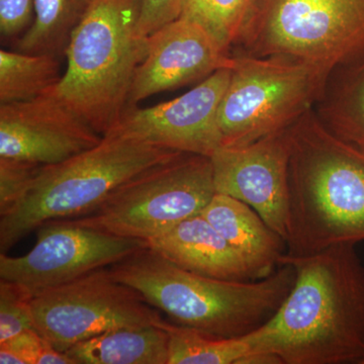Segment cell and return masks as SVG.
Listing matches in <instances>:
<instances>
[{
  "mask_svg": "<svg viewBox=\"0 0 364 364\" xmlns=\"http://www.w3.org/2000/svg\"><path fill=\"white\" fill-rule=\"evenodd\" d=\"M284 263L294 267V286L277 313L246 334L249 353L274 354L282 364H360L364 267L355 244L298 257L284 254Z\"/></svg>",
  "mask_w": 364,
  "mask_h": 364,
  "instance_id": "cell-1",
  "label": "cell"
},
{
  "mask_svg": "<svg viewBox=\"0 0 364 364\" xmlns=\"http://www.w3.org/2000/svg\"><path fill=\"white\" fill-rule=\"evenodd\" d=\"M289 134L287 255L364 241V149L327 130L314 109Z\"/></svg>",
  "mask_w": 364,
  "mask_h": 364,
  "instance_id": "cell-2",
  "label": "cell"
},
{
  "mask_svg": "<svg viewBox=\"0 0 364 364\" xmlns=\"http://www.w3.org/2000/svg\"><path fill=\"white\" fill-rule=\"evenodd\" d=\"M109 270L176 325L218 338H236L258 329L277 313L294 282L289 263L264 279H220L177 267L149 247Z\"/></svg>",
  "mask_w": 364,
  "mask_h": 364,
  "instance_id": "cell-3",
  "label": "cell"
},
{
  "mask_svg": "<svg viewBox=\"0 0 364 364\" xmlns=\"http://www.w3.org/2000/svg\"><path fill=\"white\" fill-rule=\"evenodd\" d=\"M138 16L139 0H93L72 33L66 70L52 90L102 136L128 107L136 69L147 54Z\"/></svg>",
  "mask_w": 364,
  "mask_h": 364,
  "instance_id": "cell-4",
  "label": "cell"
},
{
  "mask_svg": "<svg viewBox=\"0 0 364 364\" xmlns=\"http://www.w3.org/2000/svg\"><path fill=\"white\" fill-rule=\"evenodd\" d=\"M181 154L109 134L90 150L41 167L23 198L0 215V251L6 253L48 223L91 214L124 182Z\"/></svg>",
  "mask_w": 364,
  "mask_h": 364,
  "instance_id": "cell-5",
  "label": "cell"
},
{
  "mask_svg": "<svg viewBox=\"0 0 364 364\" xmlns=\"http://www.w3.org/2000/svg\"><path fill=\"white\" fill-rule=\"evenodd\" d=\"M233 59L218 112L223 147H243L291 127L314 109L331 71L284 55L237 53Z\"/></svg>",
  "mask_w": 364,
  "mask_h": 364,
  "instance_id": "cell-6",
  "label": "cell"
},
{
  "mask_svg": "<svg viewBox=\"0 0 364 364\" xmlns=\"http://www.w3.org/2000/svg\"><path fill=\"white\" fill-rule=\"evenodd\" d=\"M235 47L332 70L364 49V0H255Z\"/></svg>",
  "mask_w": 364,
  "mask_h": 364,
  "instance_id": "cell-7",
  "label": "cell"
},
{
  "mask_svg": "<svg viewBox=\"0 0 364 364\" xmlns=\"http://www.w3.org/2000/svg\"><path fill=\"white\" fill-rule=\"evenodd\" d=\"M217 193L210 158L182 153L124 182L80 226L148 241L202 214Z\"/></svg>",
  "mask_w": 364,
  "mask_h": 364,
  "instance_id": "cell-8",
  "label": "cell"
},
{
  "mask_svg": "<svg viewBox=\"0 0 364 364\" xmlns=\"http://www.w3.org/2000/svg\"><path fill=\"white\" fill-rule=\"evenodd\" d=\"M32 311L33 329L60 352L111 330L163 321L156 309L117 282L107 267L38 294Z\"/></svg>",
  "mask_w": 364,
  "mask_h": 364,
  "instance_id": "cell-9",
  "label": "cell"
},
{
  "mask_svg": "<svg viewBox=\"0 0 364 364\" xmlns=\"http://www.w3.org/2000/svg\"><path fill=\"white\" fill-rule=\"evenodd\" d=\"M38 231L30 252L18 257L0 254V279L20 284L33 296L148 247L146 241L80 226L71 220L48 223Z\"/></svg>",
  "mask_w": 364,
  "mask_h": 364,
  "instance_id": "cell-10",
  "label": "cell"
},
{
  "mask_svg": "<svg viewBox=\"0 0 364 364\" xmlns=\"http://www.w3.org/2000/svg\"><path fill=\"white\" fill-rule=\"evenodd\" d=\"M230 74L231 67L222 68L169 102L145 109L128 107L107 135L130 136L165 149L210 158L222 146L218 112Z\"/></svg>",
  "mask_w": 364,
  "mask_h": 364,
  "instance_id": "cell-11",
  "label": "cell"
},
{
  "mask_svg": "<svg viewBox=\"0 0 364 364\" xmlns=\"http://www.w3.org/2000/svg\"><path fill=\"white\" fill-rule=\"evenodd\" d=\"M289 159V127L243 147L221 146L210 157L215 191L247 203L284 240Z\"/></svg>",
  "mask_w": 364,
  "mask_h": 364,
  "instance_id": "cell-12",
  "label": "cell"
},
{
  "mask_svg": "<svg viewBox=\"0 0 364 364\" xmlns=\"http://www.w3.org/2000/svg\"><path fill=\"white\" fill-rule=\"evenodd\" d=\"M102 136L52 90L0 105V158L46 166L95 147Z\"/></svg>",
  "mask_w": 364,
  "mask_h": 364,
  "instance_id": "cell-13",
  "label": "cell"
},
{
  "mask_svg": "<svg viewBox=\"0 0 364 364\" xmlns=\"http://www.w3.org/2000/svg\"><path fill=\"white\" fill-rule=\"evenodd\" d=\"M233 61L205 28L178 18L148 37L147 54L136 69L128 107L157 93L203 81L220 69L230 68Z\"/></svg>",
  "mask_w": 364,
  "mask_h": 364,
  "instance_id": "cell-14",
  "label": "cell"
},
{
  "mask_svg": "<svg viewBox=\"0 0 364 364\" xmlns=\"http://www.w3.org/2000/svg\"><path fill=\"white\" fill-rule=\"evenodd\" d=\"M148 247L177 267L220 279L256 280L250 268L202 214L148 241Z\"/></svg>",
  "mask_w": 364,
  "mask_h": 364,
  "instance_id": "cell-15",
  "label": "cell"
},
{
  "mask_svg": "<svg viewBox=\"0 0 364 364\" xmlns=\"http://www.w3.org/2000/svg\"><path fill=\"white\" fill-rule=\"evenodd\" d=\"M202 215L250 268L255 279L275 272L287 253L286 240L247 203L215 193Z\"/></svg>",
  "mask_w": 364,
  "mask_h": 364,
  "instance_id": "cell-16",
  "label": "cell"
},
{
  "mask_svg": "<svg viewBox=\"0 0 364 364\" xmlns=\"http://www.w3.org/2000/svg\"><path fill=\"white\" fill-rule=\"evenodd\" d=\"M314 112L327 130L364 149V49L330 71Z\"/></svg>",
  "mask_w": 364,
  "mask_h": 364,
  "instance_id": "cell-17",
  "label": "cell"
},
{
  "mask_svg": "<svg viewBox=\"0 0 364 364\" xmlns=\"http://www.w3.org/2000/svg\"><path fill=\"white\" fill-rule=\"evenodd\" d=\"M160 324L111 330L72 346L75 364H168V333Z\"/></svg>",
  "mask_w": 364,
  "mask_h": 364,
  "instance_id": "cell-18",
  "label": "cell"
},
{
  "mask_svg": "<svg viewBox=\"0 0 364 364\" xmlns=\"http://www.w3.org/2000/svg\"><path fill=\"white\" fill-rule=\"evenodd\" d=\"M93 0H35L32 25L16 41L18 51L65 56L74 32Z\"/></svg>",
  "mask_w": 364,
  "mask_h": 364,
  "instance_id": "cell-19",
  "label": "cell"
},
{
  "mask_svg": "<svg viewBox=\"0 0 364 364\" xmlns=\"http://www.w3.org/2000/svg\"><path fill=\"white\" fill-rule=\"evenodd\" d=\"M61 57L0 51V105L39 97L58 85Z\"/></svg>",
  "mask_w": 364,
  "mask_h": 364,
  "instance_id": "cell-20",
  "label": "cell"
},
{
  "mask_svg": "<svg viewBox=\"0 0 364 364\" xmlns=\"http://www.w3.org/2000/svg\"><path fill=\"white\" fill-rule=\"evenodd\" d=\"M168 333V364H239L250 352L246 335L218 338L163 322Z\"/></svg>",
  "mask_w": 364,
  "mask_h": 364,
  "instance_id": "cell-21",
  "label": "cell"
},
{
  "mask_svg": "<svg viewBox=\"0 0 364 364\" xmlns=\"http://www.w3.org/2000/svg\"><path fill=\"white\" fill-rule=\"evenodd\" d=\"M254 4L255 0H186L181 18L202 26L231 54Z\"/></svg>",
  "mask_w": 364,
  "mask_h": 364,
  "instance_id": "cell-22",
  "label": "cell"
},
{
  "mask_svg": "<svg viewBox=\"0 0 364 364\" xmlns=\"http://www.w3.org/2000/svg\"><path fill=\"white\" fill-rule=\"evenodd\" d=\"M33 298L20 284L0 279V344L33 329Z\"/></svg>",
  "mask_w": 364,
  "mask_h": 364,
  "instance_id": "cell-23",
  "label": "cell"
},
{
  "mask_svg": "<svg viewBox=\"0 0 364 364\" xmlns=\"http://www.w3.org/2000/svg\"><path fill=\"white\" fill-rule=\"evenodd\" d=\"M41 167L0 158V215L9 212L23 198Z\"/></svg>",
  "mask_w": 364,
  "mask_h": 364,
  "instance_id": "cell-24",
  "label": "cell"
},
{
  "mask_svg": "<svg viewBox=\"0 0 364 364\" xmlns=\"http://www.w3.org/2000/svg\"><path fill=\"white\" fill-rule=\"evenodd\" d=\"M16 352L26 364H75L66 352H60L35 329H28L0 344Z\"/></svg>",
  "mask_w": 364,
  "mask_h": 364,
  "instance_id": "cell-25",
  "label": "cell"
},
{
  "mask_svg": "<svg viewBox=\"0 0 364 364\" xmlns=\"http://www.w3.org/2000/svg\"><path fill=\"white\" fill-rule=\"evenodd\" d=\"M186 0H139L138 32L147 39L152 33L181 18Z\"/></svg>",
  "mask_w": 364,
  "mask_h": 364,
  "instance_id": "cell-26",
  "label": "cell"
},
{
  "mask_svg": "<svg viewBox=\"0 0 364 364\" xmlns=\"http://www.w3.org/2000/svg\"><path fill=\"white\" fill-rule=\"evenodd\" d=\"M35 18V0H0V33L4 39L23 35Z\"/></svg>",
  "mask_w": 364,
  "mask_h": 364,
  "instance_id": "cell-27",
  "label": "cell"
},
{
  "mask_svg": "<svg viewBox=\"0 0 364 364\" xmlns=\"http://www.w3.org/2000/svg\"><path fill=\"white\" fill-rule=\"evenodd\" d=\"M0 363L1 364H26L16 353L7 347L0 346Z\"/></svg>",
  "mask_w": 364,
  "mask_h": 364,
  "instance_id": "cell-28",
  "label": "cell"
},
{
  "mask_svg": "<svg viewBox=\"0 0 364 364\" xmlns=\"http://www.w3.org/2000/svg\"><path fill=\"white\" fill-rule=\"evenodd\" d=\"M360 364H364V359L363 361H361V363Z\"/></svg>",
  "mask_w": 364,
  "mask_h": 364,
  "instance_id": "cell-29",
  "label": "cell"
}]
</instances>
